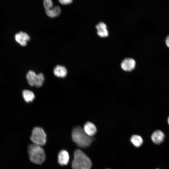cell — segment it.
I'll list each match as a JSON object with an SVG mask.
<instances>
[{
  "label": "cell",
  "mask_w": 169,
  "mask_h": 169,
  "mask_svg": "<svg viewBox=\"0 0 169 169\" xmlns=\"http://www.w3.org/2000/svg\"><path fill=\"white\" fill-rule=\"evenodd\" d=\"M72 136L73 141L78 146L82 148L89 146L92 141V137L87 135L83 129L79 126L73 129Z\"/></svg>",
  "instance_id": "cell-1"
},
{
  "label": "cell",
  "mask_w": 169,
  "mask_h": 169,
  "mask_svg": "<svg viewBox=\"0 0 169 169\" xmlns=\"http://www.w3.org/2000/svg\"><path fill=\"white\" fill-rule=\"evenodd\" d=\"M91 165L90 160L83 152L79 149L75 151L72 162L73 169H90Z\"/></svg>",
  "instance_id": "cell-2"
},
{
  "label": "cell",
  "mask_w": 169,
  "mask_h": 169,
  "mask_svg": "<svg viewBox=\"0 0 169 169\" xmlns=\"http://www.w3.org/2000/svg\"><path fill=\"white\" fill-rule=\"evenodd\" d=\"M28 151L30 159L33 162L41 164L45 161V152L41 146L34 144H31L29 146Z\"/></svg>",
  "instance_id": "cell-3"
},
{
  "label": "cell",
  "mask_w": 169,
  "mask_h": 169,
  "mask_svg": "<svg viewBox=\"0 0 169 169\" xmlns=\"http://www.w3.org/2000/svg\"><path fill=\"white\" fill-rule=\"evenodd\" d=\"M30 139L34 144L41 146L46 143V135L42 128L36 127L32 131Z\"/></svg>",
  "instance_id": "cell-4"
},
{
  "label": "cell",
  "mask_w": 169,
  "mask_h": 169,
  "mask_svg": "<svg viewBox=\"0 0 169 169\" xmlns=\"http://www.w3.org/2000/svg\"><path fill=\"white\" fill-rule=\"evenodd\" d=\"M26 78L28 83L31 86H35L37 87L41 86L44 80V75L42 73L37 74L31 70L27 73Z\"/></svg>",
  "instance_id": "cell-5"
},
{
  "label": "cell",
  "mask_w": 169,
  "mask_h": 169,
  "mask_svg": "<svg viewBox=\"0 0 169 169\" xmlns=\"http://www.w3.org/2000/svg\"><path fill=\"white\" fill-rule=\"evenodd\" d=\"M136 64V61L134 59L131 58H127L123 60L120 65L123 70L130 71L135 68Z\"/></svg>",
  "instance_id": "cell-6"
},
{
  "label": "cell",
  "mask_w": 169,
  "mask_h": 169,
  "mask_svg": "<svg viewBox=\"0 0 169 169\" xmlns=\"http://www.w3.org/2000/svg\"><path fill=\"white\" fill-rule=\"evenodd\" d=\"M15 40L21 45L24 46L27 44V42L29 40V36L25 32L20 31L15 35Z\"/></svg>",
  "instance_id": "cell-7"
},
{
  "label": "cell",
  "mask_w": 169,
  "mask_h": 169,
  "mask_svg": "<svg viewBox=\"0 0 169 169\" xmlns=\"http://www.w3.org/2000/svg\"><path fill=\"white\" fill-rule=\"evenodd\" d=\"M164 138V134L160 130H156L151 136V139L153 142L157 145L161 143L163 141Z\"/></svg>",
  "instance_id": "cell-8"
},
{
  "label": "cell",
  "mask_w": 169,
  "mask_h": 169,
  "mask_svg": "<svg viewBox=\"0 0 169 169\" xmlns=\"http://www.w3.org/2000/svg\"><path fill=\"white\" fill-rule=\"evenodd\" d=\"M83 129L85 133L90 137L95 134L97 131L95 126L90 122H87L84 125Z\"/></svg>",
  "instance_id": "cell-9"
},
{
  "label": "cell",
  "mask_w": 169,
  "mask_h": 169,
  "mask_svg": "<svg viewBox=\"0 0 169 169\" xmlns=\"http://www.w3.org/2000/svg\"><path fill=\"white\" fill-rule=\"evenodd\" d=\"M69 160V155L68 152L65 150H61L58 155V163L61 165H66Z\"/></svg>",
  "instance_id": "cell-10"
},
{
  "label": "cell",
  "mask_w": 169,
  "mask_h": 169,
  "mask_svg": "<svg viewBox=\"0 0 169 169\" xmlns=\"http://www.w3.org/2000/svg\"><path fill=\"white\" fill-rule=\"evenodd\" d=\"M98 35L101 37H105L108 35V32L106 25L103 22H99L96 26Z\"/></svg>",
  "instance_id": "cell-11"
},
{
  "label": "cell",
  "mask_w": 169,
  "mask_h": 169,
  "mask_svg": "<svg viewBox=\"0 0 169 169\" xmlns=\"http://www.w3.org/2000/svg\"><path fill=\"white\" fill-rule=\"evenodd\" d=\"M54 75L57 77L64 78L67 74V70L64 66L60 65H57L54 68Z\"/></svg>",
  "instance_id": "cell-12"
},
{
  "label": "cell",
  "mask_w": 169,
  "mask_h": 169,
  "mask_svg": "<svg viewBox=\"0 0 169 169\" xmlns=\"http://www.w3.org/2000/svg\"><path fill=\"white\" fill-rule=\"evenodd\" d=\"M46 14L49 17L54 18L58 16L61 13V9L58 6H55L49 9L45 10Z\"/></svg>",
  "instance_id": "cell-13"
},
{
  "label": "cell",
  "mask_w": 169,
  "mask_h": 169,
  "mask_svg": "<svg viewBox=\"0 0 169 169\" xmlns=\"http://www.w3.org/2000/svg\"><path fill=\"white\" fill-rule=\"evenodd\" d=\"M22 94L24 100L27 102L32 101L35 97L33 92L29 90H23Z\"/></svg>",
  "instance_id": "cell-14"
},
{
  "label": "cell",
  "mask_w": 169,
  "mask_h": 169,
  "mask_svg": "<svg viewBox=\"0 0 169 169\" xmlns=\"http://www.w3.org/2000/svg\"><path fill=\"white\" fill-rule=\"evenodd\" d=\"M131 142L136 147H139L143 143V140L142 138L138 135H133L130 139Z\"/></svg>",
  "instance_id": "cell-15"
},
{
  "label": "cell",
  "mask_w": 169,
  "mask_h": 169,
  "mask_svg": "<svg viewBox=\"0 0 169 169\" xmlns=\"http://www.w3.org/2000/svg\"><path fill=\"white\" fill-rule=\"evenodd\" d=\"M43 4L45 10L49 9L53 7V3L51 0H44V1Z\"/></svg>",
  "instance_id": "cell-16"
},
{
  "label": "cell",
  "mask_w": 169,
  "mask_h": 169,
  "mask_svg": "<svg viewBox=\"0 0 169 169\" xmlns=\"http://www.w3.org/2000/svg\"><path fill=\"white\" fill-rule=\"evenodd\" d=\"M72 0H59V2L63 4H67L71 3L72 2Z\"/></svg>",
  "instance_id": "cell-17"
},
{
  "label": "cell",
  "mask_w": 169,
  "mask_h": 169,
  "mask_svg": "<svg viewBox=\"0 0 169 169\" xmlns=\"http://www.w3.org/2000/svg\"><path fill=\"white\" fill-rule=\"evenodd\" d=\"M165 41L167 46L169 48V35L166 37Z\"/></svg>",
  "instance_id": "cell-18"
},
{
  "label": "cell",
  "mask_w": 169,
  "mask_h": 169,
  "mask_svg": "<svg viewBox=\"0 0 169 169\" xmlns=\"http://www.w3.org/2000/svg\"><path fill=\"white\" fill-rule=\"evenodd\" d=\"M167 122L169 125V116L168 117L167 119Z\"/></svg>",
  "instance_id": "cell-19"
},
{
  "label": "cell",
  "mask_w": 169,
  "mask_h": 169,
  "mask_svg": "<svg viewBox=\"0 0 169 169\" xmlns=\"http://www.w3.org/2000/svg\"></svg>",
  "instance_id": "cell-20"
},
{
  "label": "cell",
  "mask_w": 169,
  "mask_h": 169,
  "mask_svg": "<svg viewBox=\"0 0 169 169\" xmlns=\"http://www.w3.org/2000/svg\"></svg>",
  "instance_id": "cell-21"
}]
</instances>
